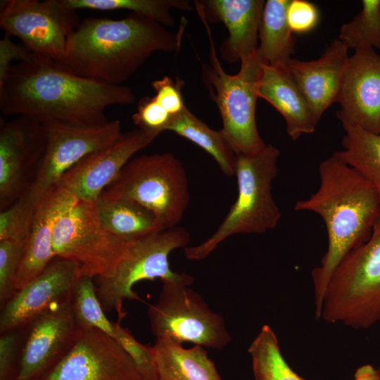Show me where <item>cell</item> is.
<instances>
[{
    "label": "cell",
    "instance_id": "cell-23",
    "mask_svg": "<svg viewBox=\"0 0 380 380\" xmlns=\"http://www.w3.org/2000/svg\"><path fill=\"white\" fill-rule=\"evenodd\" d=\"M151 348L158 380H224L203 346L156 340Z\"/></svg>",
    "mask_w": 380,
    "mask_h": 380
},
{
    "label": "cell",
    "instance_id": "cell-33",
    "mask_svg": "<svg viewBox=\"0 0 380 380\" xmlns=\"http://www.w3.org/2000/svg\"><path fill=\"white\" fill-rule=\"evenodd\" d=\"M118 321L114 324V338L131 358L144 380H158L151 346L139 342L121 321L126 315L122 308L116 310Z\"/></svg>",
    "mask_w": 380,
    "mask_h": 380
},
{
    "label": "cell",
    "instance_id": "cell-30",
    "mask_svg": "<svg viewBox=\"0 0 380 380\" xmlns=\"http://www.w3.org/2000/svg\"><path fill=\"white\" fill-rule=\"evenodd\" d=\"M44 191L32 184L11 205L0 213V241L25 245Z\"/></svg>",
    "mask_w": 380,
    "mask_h": 380
},
{
    "label": "cell",
    "instance_id": "cell-3",
    "mask_svg": "<svg viewBox=\"0 0 380 380\" xmlns=\"http://www.w3.org/2000/svg\"><path fill=\"white\" fill-rule=\"evenodd\" d=\"M183 32L172 33L134 13L122 19L88 18L80 21L65 55L56 62L80 77L122 85L153 53L177 52Z\"/></svg>",
    "mask_w": 380,
    "mask_h": 380
},
{
    "label": "cell",
    "instance_id": "cell-15",
    "mask_svg": "<svg viewBox=\"0 0 380 380\" xmlns=\"http://www.w3.org/2000/svg\"><path fill=\"white\" fill-rule=\"evenodd\" d=\"M39 380H144L131 358L109 335L81 329L66 355Z\"/></svg>",
    "mask_w": 380,
    "mask_h": 380
},
{
    "label": "cell",
    "instance_id": "cell-25",
    "mask_svg": "<svg viewBox=\"0 0 380 380\" xmlns=\"http://www.w3.org/2000/svg\"><path fill=\"white\" fill-rule=\"evenodd\" d=\"M290 0H267L264 6L258 51L264 63L286 68L295 52L296 39L287 20Z\"/></svg>",
    "mask_w": 380,
    "mask_h": 380
},
{
    "label": "cell",
    "instance_id": "cell-5",
    "mask_svg": "<svg viewBox=\"0 0 380 380\" xmlns=\"http://www.w3.org/2000/svg\"><path fill=\"white\" fill-rule=\"evenodd\" d=\"M197 13L210 42L209 63H202V77L220 113V131L236 155L255 153L266 145L255 120L257 87L264 62L257 49L240 61L236 74H228L216 53L208 20L201 12Z\"/></svg>",
    "mask_w": 380,
    "mask_h": 380
},
{
    "label": "cell",
    "instance_id": "cell-28",
    "mask_svg": "<svg viewBox=\"0 0 380 380\" xmlns=\"http://www.w3.org/2000/svg\"><path fill=\"white\" fill-rule=\"evenodd\" d=\"M248 352L255 380H305L287 363L275 332L267 324L261 327Z\"/></svg>",
    "mask_w": 380,
    "mask_h": 380
},
{
    "label": "cell",
    "instance_id": "cell-38",
    "mask_svg": "<svg viewBox=\"0 0 380 380\" xmlns=\"http://www.w3.org/2000/svg\"><path fill=\"white\" fill-rule=\"evenodd\" d=\"M183 81L179 78L172 80L169 76L152 82L151 86L156 94L154 98L172 116L181 113L186 106L182 95Z\"/></svg>",
    "mask_w": 380,
    "mask_h": 380
},
{
    "label": "cell",
    "instance_id": "cell-36",
    "mask_svg": "<svg viewBox=\"0 0 380 380\" xmlns=\"http://www.w3.org/2000/svg\"><path fill=\"white\" fill-rule=\"evenodd\" d=\"M25 327L1 333L0 380H15Z\"/></svg>",
    "mask_w": 380,
    "mask_h": 380
},
{
    "label": "cell",
    "instance_id": "cell-39",
    "mask_svg": "<svg viewBox=\"0 0 380 380\" xmlns=\"http://www.w3.org/2000/svg\"><path fill=\"white\" fill-rule=\"evenodd\" d=\"M25 46L12 42L8 35L0 40V83L13 63L27 59L31 54Z\"/></svg>",
    "mask_w": 380,
    "mask_h": 380
},
{
    "label": "cell",
    "instance_id": "cell-13",
    "mask_svg": "<svg viewBox=\"0 0 380 380\" xmlns=\"http://www.w3.org/2000/svg\"><path fill=\"white\" fill-rule=\"evenodd\" d=\"M46 148L42 122L26 115L0 122V209L11 205L35 181Z\"/></svg>",
    "mask_w": 380,
    "mask_h": 380
},
{
    "label": "cell",
    "instance_id": "cell-9",
    "mask_svg": "<svg viewBox=\"0 0 380 380\" xmlns=\"http://www.w3.org/2000/svg\"><path fill=\"white\" fill-rule=\"evenodd\" d=\"M192 282L163 283L157 300L147 314L156 340L182 344L192 343L222 350L232 340L224 317L213 312L201 294L191 288Z\"/></svg>",
    "mask_w": 380,
    "mask_h": 380
},
{
    "label": "cell",
    "instance_id": "cell-17",
    "mask_svg": "<svg viewBox=\"0 0 380 380\" xmlns=\"http://www.w3.org/2000/svg\"><path fill=\"white\" fill-rule=\"evenodd\" d=\"M81 276L78 264L55 257L37 278L17 290L1 308L0 333L24 327L52 306L69 298Z\"/></svg>",
    "mask_w": 380,
    "mask_h": 380
},
{
    "label": "cell",
    "instance_id": "cell-40",
    "mask_svg": "<svg viewBox=\"0 0 380 380\" xmlns=\"http://www.w3.org/2000/svg\"><path fill=\"white\" fill-rule=\"evenodd\" d=\"M353 380H380V375L377 369L367 364L356 369Z\"/></svg>",
    "mask_w": 380,
    "mask_h": 380
},
{
    "label": "cell",
    "instance_id": "cell-21",
    "mask_svg": "<svg viewBox=\"0 0 380 380\" xmlns=\"http://www.w3.org/2000/svg\"><path fill=\"white\" fill-rule=\"evenodd\" d=\"M264 0L196 1V11L206 20H217L226 26L229 36L220 46L224 61L234 63L251 56L258 49Z\"/></svg>",
    "mask_w": 380,
    "mask_h": 380
},
{
    "label": "cell",
    "instance_id": "cell-2",
    "mask_svg": "<svg viewBox=\"0 0 380 380\" xmlns=\"http://www.w3.org/2000/svg\"><path fill=\"white\" fill-rule=\"evenodd\" d=\"M320 183L308 198L296 201V211L313 212L327 228L328 246L321 264L311 272L315 317H321L324 296L340 262L365 243L380 218V195L354 168L333 154L319 165Z\"/></svg>",
    "mask_w": 380,
    "mask_h": 380
},
{
    "label": "cell",
    "instance_id": "cell-6",
    "mask_svg": "<svg viewBox=\"0 0 380 380\" xmlns=\"http://www.w3.org/2000/svg\"><path fill=\"white\" fill-rule=\"evenodd\" d=\"M320 319L355 329L380 322V218L369 239L334 270L324 296Z\"/></svg>",
    "mask_w": 380,
    "mask_h": 380
},
{
    "label": "cell",
    "instance_id": "cell-10",
    "mask_svg": "<svg viewBox=\"0 0 380 380\" xmlns=\"http://www.w3.org/2000/svg\"><path fill=\"white\" fill-rule=\"evenodd\" d=\"M80 23L63 0H3L0 27L20 39L32 53L59 61Z\"/></svg>",
    "mask_w": 380,
    "mask_h": 380
},
{
    "label": "cell",
    "instance_id": "cell-11",
    "mask_svg": "<svg viewBox=\"0 0 380 380\" xmlns=\"http://www.w3.org/2000/svg\"><path fill=\"white\" fill-rule=\"evenodd\" d=\"M125 242L102 226L95 203L77 201L58 220L53 250L55 257L78 264L82 276L95 278L112 268Z\"/></svg>",
    "mask_w": 380,
    "mask_h": 380
},
{
    "label": "cell",
    "instance_id": "cell-18",
    "mask_svg": "<svg viewBox=\"0 0 380 380\" xmlns=\"http://www.w3.org/2000/svg\"><path fill=\"white\" fill-rule=\"evenodd\" d=\"M337 103L341 124L379 134L380 56L374 49L355 50L349 57Z\"/></svg>",
    "mask_w": 380,
    "mask_h": 380
},
{
    "label": "cell",
    "instance_id": "cell-26",
    "mask_svg": "<svg viewBox=\"0 0 380 380\" xmlns=\"http://www.w3.org/2000/svg\"><path fill=\"white\" fill-rule=\"evenodd\" d=\"M167 131H172L207 152L225 175H235L236 155L221 132L211 129L186 107L172 116Z\"/></svg>",
    "mask_w": 380,
    "mask_h": 380
},
{
    "label": "cell",
    "instance_id": "cell-24",
    "mask_svg": "<svg viewBox=\"0 0 380 380\" xmlns=\"http://www.w3.org/2000/svg\"><path fill=\"white\" fill-rule=\"evenodd\" d=\"M95 205L102 226L122 240L141 238L164 230L153 213L134 201L100 197Z\"/></svg>",
    "mask_w": 380,
    "mask_h": 380
},
{
    "label": "cell",
    "instance_id": "cell-8",
    "mask_svg": "<svg viewBox=\"0 0 380 380\" xmlns=\"http://www.w3.org/2000/svg\"><path fill=\"white\" fill-rule=\"evenodd\" d=\"M100 197L140 204L153 213L163 229L177 227L190 201L184 167L170 153L132 158Z\"/></svg>",
    "mask_w": 380,
    "mask_h": 380
},
{
    "label": "cell",
    "instance_id": "cell-41",
    "mask_svg": "<svg viewBox=\"0 0 380 380\" xmlns=\"http://www.w3.org/2000/svg\"><path fill=\"white\" fill-rule=\"evenodd\" d=\"M377 370H378V372L379 373V375H380V366L377 368Z\"/></svg>",
    "mask_w": 380,
    "mask_h": 380
},
{
    "label": "cell",
    "instance_id": "cell-27",
    "mask_svg": "<svg viewBox=\"0 0 380 380\" xmlns=\"http://www.w3.org/2000/svg\"><path fill=\"white\" fill-rule=\"evenodd\" d=\"M343 149L334 153L369 182L380 195V134L342 124Z\"/></svg>",
    "mask_w": 380,
    "mask_h": 380
},
{
    "label": "cell",
    "instance_id": "cell-37",
    "mask_svg": "<svg viewBox=\"0 0 380 380\" xmlns=\"http://www.w3.org/2000/svg\"><path fill=\"white\" fill-rule=\"evenodd\" d=\"M286 16L293 33L309 32L314 30L319 22L317 7L306 0H290Z\"/></svg>",
    "mask_w": 380,
    "mask_h": 380
},
{
    "label": "cell",
    "instance_id": "cell-16",
    "mask_svg": "<svg viewBox=\"0 0 380 380\" xmlns=\"http://www.w3.org/2000/svg\"><path fill=\"white\" fill-rule=\"evenodd\" d=\"M157 137L140 129L125 132L114 144L82 159L62 176L57 184L79 201L96 203L124 166Z\"/></svg>",
    "mask_w": 380,
    "mask_h": 380
},
{
    "label": "cell",
    "instance_id": "cell-4",
    "mask_svg": "<svg viewBox=\"0 0 380 380\" xmlns=\"http://www.w3.org/2000/svg\"><path fill=\"white\" fill-rule=\"evenodd\" d=\"M280 152L272 144L251 154L236 155L235 175L238 194L216 231L202 243L184 248L189 260H201L228 237L262 234L276 227L281 214L272 194Z\"/></svg>",
    "mask_w": 380,
    "mask_h": 380
},
{
    "label": "cell",
    "instance_id": "cell-32",
    "mask_svg": "<svg viewBox=\"0 0 380 380\" xmlns=\"http://www.w3.org/2000/svg\"><path fill=\"white\" fill-rule=\"evenodd\" d=\"M361 11L342 25L338 39L348 49L380 50V0L362 1Z\"/></svg>",
    "mask_w": 380,
    "mask_h": 380
},
{
    "label": "cell",
    "instance_id": "cell-7",
    "mask_svg": "<svg viewBox=\"0 0 380 380\" xmlns=\"http://www.w3.org/2000/svg\"><path fill=\"white\" fill-rule=\"evenodd\" d=\"M189 241L190 234L181 227L126 241L112 268L105 274L94 278L104 311L122 308L124 300H141L133 286L141 281L159 279L163 283H193L191 275L172 271L169 261L174 250L186 247Z\"/></svg>",
    "mask_w": 380,
    "mask_h": 380
},
{
    "label": "cell",
    "instance_id": "cell-20",
    "mask_svg": "<svg viewBox=\"0 0 380 380\" xmlns=\"http://www.w3.org/2000/svg\"><path fill=\"white\" fill-rule=\"evenodd\" d=\"M77 200L56 184L44 191L24 246L15 286L18 290L37 278L55 258L53 237L60 217Z\"/></svg>",
    "mask_w": 380,
    "mask_h": 380
},
{
    "label": "cell",
    "instance_id": "cell-31",
    "mask_svg": "<svg viewBox=\"0 0 380 380\" xmlns=\"http://www.w3.org/2000/svg\"><path fill=\"white\" fill-rule=\"evenodd\" d=\"M70 300L75 319L81 329H98L114 338V324L105 315L93 277L81 276L79 278Z\"/></svg>",
    "mask_w": 380,
    "mask_h": 380
},
{
    "label": "cell",
    "instance_id": "cell-14",
    "mask_svg": "<svg viewBox=\"0 0 380 380\" xmlns=\"http://www.w3.org/2000/svg\"><path fill=\"white\" fill-rule=\"evenodd\" d=\"M71 296L25 327L15 380H39L69 351L81 329L71 307Z\"/></svg>",
    "mask_w": 380,
    "mask_h": 380
},
{
    "label": "cell",
    "instance_id": "cell-29",
    "mask_svg": "<svg viewBox=\"0 0 380 380\" xmlns=\"http://www.w3.org/2000/svg\"><path fill=\"white\" fill-rule=\"evenodd\" d=\"M75 9L97 11L127 10L132 13L151 18L165 27H172L175 20L172 9L189 11L192 9L187 0H63Z\"/></svg>",
    "mask_w": 380,
    "mask_h": 380
},
{
    "label": "cell",
    "instance_id": "cell-19",
    "mask_svg": "<svg viewBox=\"0 0 380 380\" xmlns=\"http://www.w3.org/2000/svg\"><path fill=\"white\" fill-rule=\"evenodd\" d=\"M349 57L348 47L334 39L317 59L302 61L291 58L286 67L318 122L338 101Z\"/></svg>",
    "mask_w": 380,
    "mask_h": 380
},
{
    "label": "cell",
    "instance_id": "cell-35",
    "mask_svg": "<svg viewBox=\"0 0 380 380\" xmlns=\"http://www.w3.org/2000/svg\"><path fill=\"white\" fill-rule=\"evenodd\" d=\"M172 118L154 96L141 98L137 111L132 115V122L138 129L158 136L167 131Z\"/></svg>",
    "mask_w": 380,
    "mask_h": 380
},
{
    "label": "cell",
    "instance_id": "cell-12",
    "mask_svg": "<svg viewBox=\"0 0 380 380\" xmlns=\"http://www.w3.org/2000/svg\"><path fill=\"white\" fill-rule=\"evenodd\" d=\"M42 124L46 148L33 184L44 191L56 185L62 176L84 157L110 146L124 134L119 120L98 125L60 121Z\"/></svg>",
    "mask_w": 380,
    "mask_h": 380
},
{
    "label": "cell",
    "instance_id": "cell-22",
    "mask_svg": "<svg viewBox=\"0 0 380 380\" xmlns=\"http://www.w3.org/2000/svg\"><path fill=\"white\" fill-rule=\"evenodd\" d=\"M257 93L258 98L267 101L283 116L292 140L315 130L318 121L286 68L263 63Z\"/></svg>",
    "mask_w": 380,
    "mask_h": 380
},
{
    "label": "cell",
    "instance_id": "cell-42",
    "mask_svg": "<svg viewBox=\"0 0 380 380\" xmlns=\"http://www.w3.org/2000/svg\"><path fill=\"white\" fill-rule=\"evenodd\" d=\"M379 134H380V132H379Z\"/></svg>",
    "mask_w": 380,
    "mask_h": 380
},
{
    "label": "cell",
    "instance_id": "cell-34",
    "mask_svg": "<svg viewBox=\"0 0 380 380\" xmlns=\"http://www.w3.org/2000/svg\"><path fill=\"white\" fill-rule=\"evenodd\" d=\"M24 246L0 241V306L3 308L17 291L15 281L18 272Z\"/></svg>",
    "mask_w": 380,
    "mask_h": 380
},
{
    "label": "cell",
    "instance_id": "cell-1",
    "mask_svg": "<svg viewBox=\"0 0 380 380\" xmlns=\"http://www.w3.org/2000/svg\"><path fill=\"white\" fill-rule=\"evenodd\" d=\"M136 100L132 89L76 75L52 58L31 53L13 64L0 83V111L26 115L44 122L60 121L98 125L108 120L105 112Z\"/></svg>",
    "mask_w": 380,
    "mask_h": 380
}]
</instances>
